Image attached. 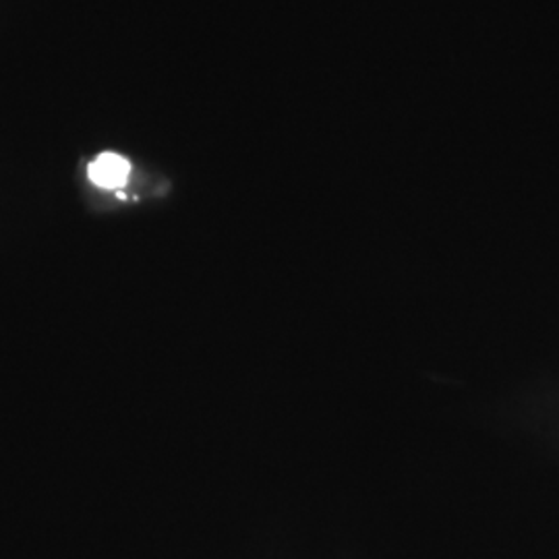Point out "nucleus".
<instances>
[{"instance_id":"nucleus-1","label":"nucleus","mask_w":559,"mask_h":559,"mask_svg":"<svg viewBox=\"0 0 559 559\" xmlns=\"http://www.w3.org/2000/svg\"><path fill=\"white\" fill-rule=\"evenodd\" d=\"M87 175L102 189H122L131 175V164L119 154L106 152L90 164Z\"/></svg>"}]
</instances>
